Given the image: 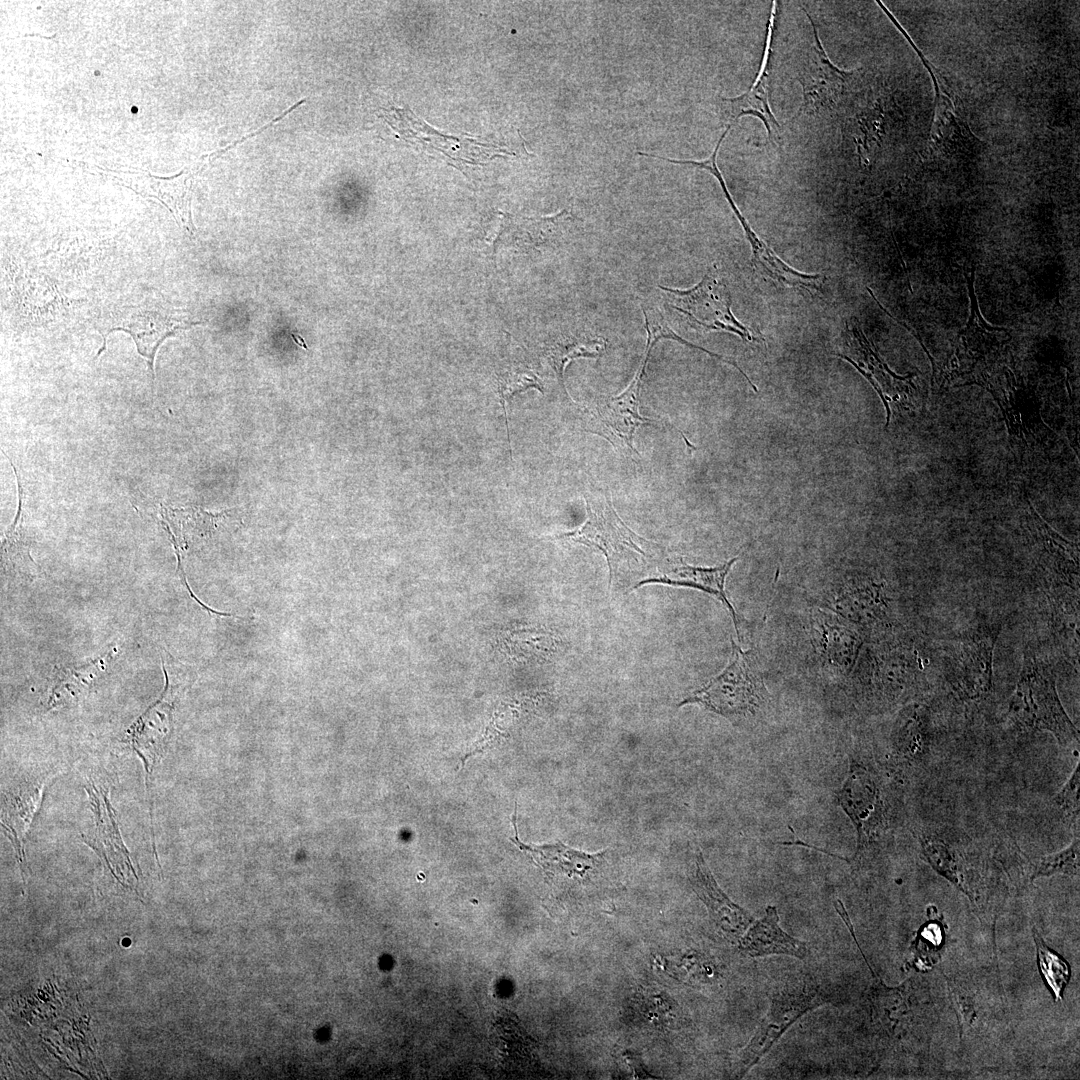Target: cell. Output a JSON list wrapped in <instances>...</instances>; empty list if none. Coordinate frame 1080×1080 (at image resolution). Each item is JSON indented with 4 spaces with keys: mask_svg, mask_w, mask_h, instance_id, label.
<instances>
[{
    "mask_svg": "<svg viewBox=\"0 0 1080 1080\" xmlns=\"http://www.w3.org/2000/svg\"><path fill=\"white\" fill-rule=\"evenodd\" d=\"M587 518L577 529L557 538L598 549L606 557L610 585L625 584L643 574L653 554L649 541L633 532L616 513L610 497L602 491L584 495Z\"/></svg>",
    "mask_w": 1080,
    "mask_h": 1080,
    "instance_id": "1",
    "label": "cell"
},
{
    "mask_svg": "<svg viewBox=\"0 0 1080 1080\" xmlns=\"http://www.w3.org/2000/svg\"><path fill=\"white\" fill-rule=\"evenodd\" d=\"M769 1009L747 1045L741 1050L735 1067L737 1078L745 1076L781 1036L804 1014L836 1002V993L826 982L811 974L788 976L768 994Z\"/></svg>",
    "mask_w": 1080,
    "mask_h": 1080,
    "instance_id": "2",
    "label": "cell"
},
{
    "mask_svg": "<svg viewBox=\"0 0 1080 1080\" xmlns=\"http://www.w3.org/2000/svg\"><path fill=\"white\" fill-rule=\"evenodd\" d=\"M1008 715L1021 730L1047 731L1061 746L1079 741L1078 729L1058 696L1053 669L1031 651L1024 654Z\"/></svg>",
    "mask_w": 1080,
    "mask_h": 1080,
    "instance_id": "3",
    "label": "cell"
},
{
    "mask_svg": "<svg viewBox=\"0 0 1080 1080\" xmlns=\"http://www.w3.org/2000/svg\"><path fill=\"white\" fill-rule=\"evenodd\" d=\"M727 667L708 684L696 690L679 706L699 704L729 719L752 715L766 701L767 690L751 651H743L734 640Z\"/></svg>",
    "mask_w": 1080,
    "mask_h": 1080,
    "instance_id": "4",
    "label": "cell"
},
{
    "mask_svg": "<svg viewBox=\"0 0 1080 1080\" xmlns=\"http://www.w3.org/2000/svg\"><path fill=\"white\" fill-rule=\"evenodd\" d=\"M659 288L666 292L672 307L686 317L691 327L731 332L750 343L763 341L758 332L739 322L732 313L730 293L715 266L692 288Z\"/></svg>",
    "mask_w": 1080,
    "mask_h": 1080,
    "instance_id": "5",
    "label": "cell"
},
{
    "mask_svg": "<svg viewBox=\"0 0 1080 1080\" xmlns=\"http://www.w3.org/2000/svg\"><path fill=\"white\" fill-rule=\"evenodd\" d=\"M199 324L203 322L173 316L161 308L131 305L110 309L102 313L95 323L103 337V345L95 359L106 349V339L111 332L124 331L134 340L138 353L147 360L154 379V360L159 346L168 337Z\"/></svg>",
    "mask_w": 1080,
    "mask_h": 1080,
    "instance_id": "6",
    "label": "cell"
},
{
    "mask_svg": "<svg viewBox=\"0 0 1080 1080\" xmlns=\"http://www.w3.org/2000/svg\"><path fill=\"white\" fill-rule=\"evenodd\" d=\"M649 356L644 359L629 386L619 395L600 397L590 408L584 430L608 440L617 448H626L639 455L633 446L636 430L655 423L639 412L641 386Z\"/></svg>",
    "mask_w": 1080,
    "mask_h": 1080,
    "instance_id": "7",
    "label": "cell"
},
{
    "mask_svg": "<svg viewBox=\"0 0 1080 1080\" xmlns=\"http://www.w3.org/2000/svg\"><path fill=\"white\" fill-rule=\"evenodd\" d=\"M1000 627L981 626L958 644L951 660L950 682L958 696L977 699L992 689L993 650Z\"/></svg>",
    "mask_w": 1080,
    "mask_h": 1080,
    "instance_id": "8",
    "label": "cell"
},
{
    "mask_svg": "<svg viewBox=\"0 0 1080 1080\" xmlns=\"http://www.w3.org/2000/svg\"><path fill=\"white\" fill-rule=\"evenodd\" d=\"M843 811L852 821L857 833L856 858L866 847L882 816V799L874 771L862 763H850L847 779L837 793ZM851 859V860H852Z\"/></svg>",
    "mask_w": 1080,
    "mask_h": 1080,
    "instance_id": "9",
    "label": "cell"
},
{
    "mask_svg": "<svg viewBox=\"0 0 1080 1080\" xmlns=\"http://www.w3.org/2000/svg\"><path fill=\"white\" fill-rule=\"evenodd\" d=\"M728 202L734 215L742 226L745 236L752 249V267L762 277H766L784 286L795 287L807 291L820 289L824 276L820 274H806L799 272L785 263L775 251L752 229L747 219L742 215L734 199L732 198L726 182L720 170L712 172Z\"/></svg>",
    "mask_w": 1080,
    "mask_h": 1080,
    "instance_id": "10",
    "label": "cell"
},
{
    "mask_svg": "<svg viewBox=\"0 0 1080 1080\" xmlns=\"http://www.w3.org/2000/svg\"><path fill=\"white\" fill-rule=\"evenodd\" d=\"M691 885L706 906L709 917L717 930L729 942L738 943L754 918L747 910L733 902L718 886L700 852L696 857Z\"/></svg>",
    "mask_w": 1080,
    "mask_h": 1080,
    "instance_id": "11",
    "label": "cell"
},
{
    "mask_svg": "<svg viewBox=\"0 0 1080 1080\" xmlns=\"http://www.w3.org/2000/svg\"><path fill=\"white\" fill-rule=\"evenodd\" d=\"M737 559L738 557H734L722 565L710 568L691 566L681 561L672 563L661 569L659 575L639 581L633 589L646 584H665L706 592L716 597L725 606L739 637L737 614L725 592L726 577Z\"/></svg>",
    "mask_w": 1080,
    "mask_h": 1080,
    "instance_id": "12",
    "label": "cell"
},
{
    "mask_svg": "<svg viewBox=\"0 0 1080 1080\" xmlns=\"http://www.w3.org/2000/svg\"><path fill=\"white\" fill-rule=\"evenodd\" d=\"M737 944L741 952L751 957L787 955L805 960L809 952L805 941L792 937L780 927L775 906H767L765 915L752 922Z\"/></svg>",
    "mask_w": 1080,
    "mask_h": 1080,
    "instance_id": "13",
    "label": "cell"
},
{
    "mask_svg": "<svg viewBox=\"0 0 1080 1080\" xmlns=\"http://www.w3.org/2000/svg\"><path fill=\"white\" fill-rule=\"evenodd\" d=\"M515 843L523 851L529 853L545 870L579 879L591 876L603 862L606 854L605 850L595 854L585 853L565 846L561 842L554 845L530 846L516 838Z\"/></svg>",
    "mask_w": 1080,
    "mask_h": 1080,
    "instance_id": "14",
    "label": "cell"
},
{
    "mask_svg": "<svg viewBox=\"0 0 1080 1080\" xmlns=\"http://www.w3.org/2000/svg\"><path fill=\"white\" fill-rule=\"evenodd\" d=\"M893 747L898 756L909 762H921L929 754L931 733L926 708L913 704L899 715L894 732Z\"/></svg>",
    "mask_w": 1080,
    "mask_h": 1080,
    "instance_id": "15",
    "label": "cell"
},
{
    "mask_svg": "<svg viewBox=\"0 0 1080 1080\" xmlns=\"http://www.w3.org/2000/svg\"><path fill=\"white\" fill-rule=\"evenodd\" d=\"M607 350V341L601 336L588 333L560 338L547 351L552 368L556 372L564 392L569 396L564 384L566 366L579 358H599Z\"/></svg>",
    "mask_w": 1080,
    "mask_h": 1080,
    "instance_id": "16",
    "label": "cell"
},
{
    "mask_svg": "<svg viewBox=\"0 0 1080 1080\" xmlns=\"http://www.w3.org/2000/svg\"><path fill=\"white\" fill-rule=\"evenodd\" d=\"M18 483V510L13 524L5 533L1 545L2 567L7 571H14L26 577H35L38 566L30 556L29 546L23 534L22 498L23 492L20 477L15 466L11 463Z\"/></svg>",
    "mask_w": 1080,
    "mask_h": 1080,
    "instance_id": "17",
    "label": "cell"
},
{
    "mask_svg": "<svg viewBox=\"0 0 1080 1080\" xmlns=\"http://www.w3.org/2000/svg\"><path fill=\"white\" fill-rule=\"evenodd\" d=\"M107 659L98 658L79 667L59 669L51 687L50 707L65 704L83 695L89 689L93 679L106 666Z\"/></svg>",
    "mask_w": 1080,
    "mask_h": 1080,
    "instance_id": "18",
    "label": "cell"
},
{
    "mask_svg": "<svg viewBox=\"0 0 1080 1080\" xmlns=\"http://www.w3.org/2000/svg\"><path fill=\"white\" fill-rule=\"evenodd\" d=\"M921 849L924 858L940 875L966 893L958 852L943 834H923Z\"/></svg>",
    "mask_w": 1080,
    "mask_h": 1080,
    "instance_id": "19",
    "label": "cell"
},
{
    "mask_svg": "<svg viewBox=\"0 0 1080 1080\" xmlns=\"http://www.w3.org/2000/svg\"><path fill=\"white\" fill-rule=\"evenodd\" d=\"M643 313H644V319H645V329L647 331V347H646V351L651 352L654 344L660 339L664 338V339L675 340V341H677V342H679V343H681V344H683L685 346L701 350V351L709 354L711 357H714V358H716L718 360H721V361H723V362H725L727 364H730V365L734 366L746 378L749 385L755 391H757L756 386L752 383V381L749 379V377L746 375V373H744V371L737 365V363L734 360L723 357V356H721L719 354L713 353V352H711V351H709V350H707V349H705L703 347L692 344V343L688 342L687 340L683 339L681 336H679L677 333H675L672 330V328L669 326V324L667 323V321L663 317L662 313L659 312L657 309L643 307Z\"/></svg>",
    "mask_w": 1080,
    "mask_h": 1080,
    "instance_id": "20",
    "label": "cell"
},
{
    "mask_svg": "<svg viewBox=\"0 0 1080 1080\" xmlns=\"http://www.w3.org/2000/svg\"><path fill=\"white\" fill-rule=\"evenodd\" d=\"M1034 940L1037 947V960L1043 979L1054 994L1055 1000H1061V993L1068 982L1070 971L1068 964L1056 953L1050 950L1040 935L1034 929Z\"/></svg>",
    "mask_w": 1080,
    "mask_h": 1080,
    "instance_id": "21",
    "label": "cell"
},
{
    "mask_svg": "<svg viewBox=\"0 0 1080 1080\" xmlns=\"http://www.w3.org/2000/svg\"><path fill=\"white\" fill-rule=\"evenodd\" d=\"M529 388L537 389L543 393V384L539 376L531 369L528 368H512L498 376V392L500 395L501 405L504 411L505 425L507 429V435L509 444L511 445L506 403L515 394L524 392Z\"/></svg>",
    "mask_w": 1080,
    "mask_h": 1080,
    "instance_id": "22",
    "label": "cell"
},
{
    "mask_svg": "<svg viewBox=\"0 0 1080 1080\" xmlns=\"http://www.w3.org/2000/svg\"><path fill=\"white\" fill-rule=\"evenodd\" d=\"M1080 841L1075 837L1064 849L1041 858L1032 874V880L1055 874L1079 875Z\"/></svg>",
    "mask_w": 1080,
    "mask_h": 1080,
    "instance_id": "23",
    "label": "cell"
},
{
    "mask_svg": "<svg viewBox=\"0 0 1080 1080\" xmlns=\"http://www.w3.org/2000/svg\"><path fill=\"white\" fill-rule=\"evenodd\" d=\"M1080 764L1077 763L1072 774L1053 798L1054 804L1068 816H1079Z\"/></svg>",
    "mask_w": 1080,
    "mask_h": 1080,
    "instance_id": "24",
    "label": "cell"
},
{
    "mask_svg": "<svg viewBox=\"0 0 1080 1080\" xmlns=\"http://www.w3.org/2000/svg\"><path fill=\"white\" fill-rule=\"evenodd\" d=\"M509 223L508 215L500 213L498 219L494 220L486 232V240L489 244H494L500 237L504 229Z\"/></svg>",
    "mask_w": 1080,
    "mask_h": 1080,
    "instance_id": "25",
    "label": "cell"
},
{
    "mask_svg": "<svg viewBox=\"0 0 1080 1080\" xmlns=\"http://www.w3.org/2000/svg\"><path fill=\"white\" fill-rule=\"evenodd\" d=\"M626 1059L629 1063V1066L633 1069L635 1076H637L638 1078H651L649 1073L642 1068L641 1062H636L637 1059L633 1055L627 1057Z\"/></svg>",
    "mask_w": 1080,
    "mask_h": 1080,
    "instance_id": "26",
    "label": "cell"
},
{
    "mask_svg": "<svg viewBox=\"0 0 1080 1080\" xmlns=\"http://www.w3.org/2000/svg\"><path fill=\"white\" fill-rule=\"evenodd\" d=\"M730 129H731V126H728V127H727V128H726V129L724 130V131H723V133H726V136H727V135H728V133H729V131H730ZM719 138H720V137H719ZM725 138H726V137H725ZM724 140H725V139H724ZM636 154H637V155H641V156H646V157H652V158H657V159H660V160H662V156H659V155H655V154H650V153H646V152H637Z\"/></svg>",
    "mask_w": 1080,
    "mask_h": 1080,
    "instance_id": "27",
    "label": "cell"
},
{
    "mask_svg": "<svg viewBox=\"0 0 1080 1080\" xmlns=\"http://www.w3.org/2000/svg\"><path fill=\"white\" fill-rule=\"evenodd\" d=\"M725 137H726V133H722V135L720 136V138H719V139H722V141H724ZM719 139H718V140H719ZM662 160H663V161H667V162H670V163H672V161H673L674 159H670V158L662 157Z\"/></svg>",
    "mask_w": 1080,
    "mask_h": 1080,
    "instance_id": "28",
    "label": "cell"
}]
</instances>
